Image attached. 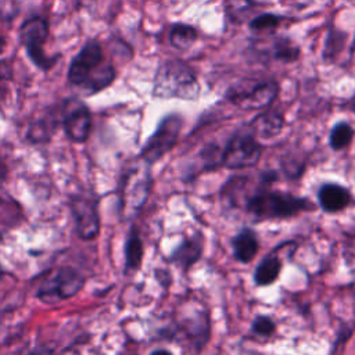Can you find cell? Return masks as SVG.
<instances>
[{
  "instance_id": "obj_28",
  "label": "cell",
  "mask_w": 355,
  "mask_h": 355,
  "mask_svg": "<svg viewBox=\"0 0 355 355\" xmlns=\"http://www.w3.org/2000/svg\"><path fill=\"white\" fill-rule=\"evenodd\" d=\"M150 355H172V352H171V351H168V349H162V348H159V349H154Z\"/></svg>"
},
{
  "instance_id": "obj_32",
  "label": "cell",
  "mask_w": 355,
  "mask_h": 355,
  "mask_svg": "<svg viewBox=\"0 0 355 355\" xmlns=\"http://www.w3.org/2000/svg\"><path fill=\"white\" fill-rule=\"evenodd\" d=\"M3 275H4V270H3V268H1V265H0V279L3 277Z\"/></svg>"
},
{
  "instance_id": "obj_2",
  "label": "cell",
  "mask_w": 355,
  "mask_h": 355,
  "mask_svg": "<svg viewBox=\"0 0 355 355\" xmlns=\"http://www.w3.org/2000/svg\"><path fill=\"white\" fill-rule=\"evenodd\" d=\"M200 90L201 87L194 71L179 60L162 62L155 72L154 97L196 100L200 96Z\"/></svg>"
},
{
  "instance_id": "obj_17",
  "label": "cell",
  "mask_w": 355,
  "mask_h": 355,
  "mask_svg": "<svg viewBox=\"0 0 355 355\" xmlns=\"http://www.w3.org/2000/svg\"><path fill=\"white\" fill-rule=\"evenodd\" d=\"M144 257V245L143 240L133 226L125 241V270L133 272L140 268Z\"/></svg>"
},
{
  "instance_id": "obj_4",
  "label": "cell",
  "mask_w": 355,
  "mask_h": 355,
  "mask_svg": "<svg viewBox=\"0 0 355 355\" xmlns=\"http://www.w3.org/2000/svg\"><path fill=\"white\" fill-rule=\"evenodd\" d=\"M49 36V22L43 17L28 18L19 29V40L31 61L42 71H50L58 57L47 55L43 46Z\"/></svg>"
},
{
  "instance_id": "obj_11",
  "label": "cell",
  "mask_w": 355,
  "mask_h": 355,
  "mask_svg": "<svg viewBox=\"0 0 355 355\" xmlns=\"http://www.w3.org/2000/svg\"><path fill=\"white\" fill-rule=\"evenodd\" d=\"M150 176L147 171L133 169L126 176L122 190V207L128 212H136L148 196Z\"/></svg>"
},
{
  "instance_id": "obj_27",
  "label": "cell",
  "mask_w": 355,
  "mask_h": 355,
  "mask_svg": "<svg viewBox=\"0 0 355 355\" xmlns=\"http://www.w3.org/2000/svg\"><path fill=\"white\" fill-rule=\"evenodd\" d=\"M28 355H54V352H53L51 349H49V348H43V347H40V348H35V349H32Z\"/></svg>"
},
{
  "instance_id": "obj_29",
  "label": "cell",
  "mask_w": 355,
  "mask_h": 355,
  "mask_svg": "<svg viewBox=\"0 0 355 355\" xmlns=\"http://www.w3.org/2000/svg\"><path fill=\"white\" fill-rule=\"evenodd\" d=\"M4 49H6V40L0 36V54L4 51Z\"/></svg>"
},
{
  "instance_id": "obj_23",
  "label": "cell",
  "mask_w": 355,
  "mask_h": 355,
  "mask_svg": "<svg viewBox=\"0 0 355 355\" xmlns=\"http://www.w3.org/2000/svg\"><path fill=\"white\" fill-rule=\"evenodd\" d=\"M280 24H282V17L270 14V12H265V14H261V15H257L255 18H252L250 21L248 26L252 32L261 33V32L275 31Z\"/></svg>"
},
{
  "instance_id": "obj_26",
  "label": "cell",
  "mask_w": 355,
  "mask_h": 355,
  "mask_svg": "<svg viewBox=\"0 0 355 355\" xmlns=\"http://www.w3.org/2000/svg\"><path fill=\"white\" fill-rule=\"evenodd\" d=\"M17 14V7L14 0H0V15L6 19H12Z\"/></svg>"
},
{
  "instance_id": "obj_1",
  "label": "cell",
  "mask_w": 355,
  "mask_h": 355,
  "mask_svg": "<svg viewBox=\"0 0 355 355\" xmlns=\"http://www.w3.org/2000/svg\"><path fill=\"white\" fill-rule=\"evenodd\" d=\"M245 209L255 222H261L294 218L301 212L312 211L313 204L291 193L261 189L247 200Z\"/></svg>"
},
{
  "instance_id": "obj_22",
  "label": "cell",
  "mask_w": 355,
  "mask_h": 355,
  "mask_svg": "<svg viewBox=\"0 0 355 355\" xmlns=\"http://www.w3.org/2000/svg\"><path fill=\"white\" fill-rule=\"evenodd\" d=\"M272 55L277 61L283 62H293L300 55V49L288 39H280L273 43Z\"/></svg>"
},
{
  "instance_id": "obj_25",
  "label": "cell",
  "mask_w": 355,
  "mask_h": 355,
  "mask_svg": "<svg viewBox=\"0 0 355 355\" xmlns=\"http://www.w3.org/2000/svg\"><path fill=\"white\" fill-rule=\"evenodd\" d=\"M276 324L268 315H258L251 323V331L259 337H269L275 333Z\"/></svg>"
},
{
  "instance_id": "obj_3",
  "label": "cell",
  "mask_w": 355,
  "mask_h": 355,
  "mask_svg": "<svg viewBox=\"0 0 355 355\" xmlns=\"http://www.w3.org/2000/svg\"><path fill=\"white\" fill-rule=\"evenodd\" d=\"M277 93L279 85L273 79H243L227 90L226 97L241 110H263Z\"/></svg>"
},
{
  "instance_id": "obj_18",
  "label": "cell",
  "mask_w": 355,
  "mask_h": 355,
  "mask_svg": "<svg viewBox=\"0 0 355 355\" xmlns=\"http://www.w3.org/2000/svg\"><path fill=\"white\" fill-rule=\"evenodd\" d=\"M115 75L116 73L112 65L97 67L94 71H92V73L87 76L82 86L86 89L87 94H94L110 86L114 82Z\"/></svg>"
},
{
  "instance_id": "obj_16",
  "label": "cell",
  "mask_w": 355,
  "mask_h": 355,
  "mask_svg": "<svg viewBox=\"0 0 355 355\" xmlns=\"http://www.w3.org/2000/svg\"><path fill=\"white\" fill-rule=\"evenodd\" d=\"M282 261L276 255H268L257 265L252 279L258 287H268L273 284L282 272Z\"/></svg>"
},
{
  "instance_id": "obj_19",
  "label": "cell",
  "mask_w": 355,
  "mask_h": 355,
  "mask_svg": "<svg viewBox=\"0 0 355 355\" xmlns=\"http://www.w3.org/2000/svg\"><path fill=\"white\" fill-rule=\"evenodd\" d=\"M197 40V31L187 24H175L169 32V42L178 50H187Z\"/></svg>"
},
{
  "instance_id": "obj_6",
  "label": "cell",
  "mask_w": 355,
  "mask_h": 355,
  "mask_svg": "<svg viewBox=\"0 0 355 355\" xmlns=\"http://www.w3.org/2000/svg\"><path fill=\"white\" fill-rule=\"evenodd\" d=\"M85 284L79 270L71 266L57 269L37 288L36 297L49 305H55L67 298L76 295Z\"/></svg>"
},
{
  "instance_id": "obj_15",
  "label": "cell",
  "mask_w": 355,
  "mask_h": 355,
  "mask_svg": "<svg viewBox=\"0 0 355 355\" xmlns=\"http://www.w3.org/2000/svg\"><path fill=\"white\" fill-rule=\"evenodd\" d=\"M283 123V116L279 112L266 111L254 118L251 122V133L254 136H261L262 139H269L280 133Z\"/></svg>"
},
{
  "instance_id": "obj_21",
  "label": "cell",
  "mask_w": 355,
  "mask_h": 355,
  "mask_svg": "<svg viewBox=\"0 0 355 355\" xmlns=\"http://www.w3.org/2000/svg\"><path fill=\"white\" fill-rule=\"evenodd\" d=\"M354 139V128L347 122L336 123L329 135V146L334 150H344L351 144Z\"/></svg>"
},
{
  "instance_id": "obj_8",
  "label": "cell",
  "mask_w": 355,
  "mask_h": 355,
  "mask_svg": "<svg viewBox=\"0 0 355 355\" xmlns=\"http://www.w3.org/2000/svg\"><path fill=\"white\" fill-rule=\"evenodd\" d=\"M76 233L82 240H93L100 232V218L96 201L89 196H75L71 200Z\"/></svg>"
},
{
  "instance_id": "obj_24",
  "label": "cell",
  "mask_w": 355,
  "mask_h": 355,
  "mask_svg": "<svg viewBox=\"0 0 355 355\" xmlns=\"http://www.w3.org/2000/svg\"><path fill=\"white\" fill-rule=\"evenodd\" d=\"M345 39H347V35L344 32L337 31V29H330L327 33L326 44H324L323 57L326 60L336 57L343 50V47L345 44Z\"/></svg>"
},
{
  "instance_id": "obj_31",
  "label": "cell",
  "mask_w": 355,
  "mask_h": 355,
  "mask_svg": "<svg viewBox=\"0 0 355 355\" xmlns=\"http://www.w3.org/2000/svg\"><path fill=\"white\" fill-rule=\"evenodd\" d=\"M355 50V36H354V40H352V44H351V51Z\"/></svg>"
},
{
  "instance_id": "obj_33",
  "label": "cell",
  "mask_w": 355,
  "mask_h": 355,
  "mask_svg": "<svg viewBox=\"0 0 355 355\" xmlns=\"http://www.w3.org/2000/svg\"><path fill=\"white\" fill-rule=\"evenodd\" d=\"M0 89H3V87H1V86H0Z\"/></svg>"
},
{
  "instance_id": "obj_30",
  "label": "cell",
  "mask_w": 355,
  "mask_h": 355,
  "mask_svg": "<svg viewBox=\"0 0 355 355\" xmlns=\"http://www.w3.org/2000/svg\"><path fill=\"white\" fill-rule=\"evenodd\" d=\"M349 108H351V110L355 112V96H354V97L349 100Z\"/></svg>"
},
{
  "instance_id": "obj_7",
  "label": "cell",
  "mask_w": 355,
  "mask_h": 355,
  "mask_svg": "<svg viewBox=\"0 0 355 355\" xmlns=\"http://www.w3.org/2000/svg\"><path fill=\"white\" fill-rule=\"evenodd\" d=\"M263 147L251 132L234 133L220 157V166L236 171L251 168L258 164Z\"/></svg>"
},
{
  "instance_id": "obj_20",
  "label": "cell",
  "mask_w": 355,
  "mask_h": 355,
  "mask_svg": "<svg viewBox=\"0 0 355 355\" xmlns=\"http://www.w3.org/2000/svg\"><path fill=\"white\" fill-rule=\"evenodd\" d=\"M189 337L196 343L197 348H202L209 337V320L208 316L201 312L200 316H196L186 327Z\"/></svg>"
},
{
  "instance_id": "obj_10",
  "label": "cell",
  "mask_w": 355,
  "mask_h": 355,
  "mask_svg": "<svg viewBox=\"0 0 355 355\" xmlns=\"http://www.w3.org/2000/svg\"><path fill=\"white\" fill-rule=\"evenodd\" d=\"M65 135L75 143H83L89 137L92 116L89 108L80 101H69L62 119Z\"/></svg>"
},
{
  "instance_id": "obj_5",
  "label": "cell",
  "mask_w": 355,
  "mask_h": 355,
  "mask_svg": "<svg viewBox=\"0 0 355 355\" xmlns=\"http://www.w3.org/2000/svg\"><path fill=\"white\" fill-rule=\"evenodd\" d=\"M183 119L179 114H169L164 116L154 133L147 139L140 151V158L144 164L151 165L169 153L178 143Z\"/></svg>"
},
{
  "instance_id": "obj_9",
  "label": "cell",
  "mask_w": 355,
  "mask_h": 355,
  "mask_svg": "<svg viewBox=\"0 0 355 355\" xmlns=\"http://www.w3.org/2000/svg\"><path fill=\"white\" fill-rule=\"evenodd\" d=\"M103 61L101 46L96 40H89L83 44L79 53L72 58L68 68V82L71 85H83L87 76Z\"/></svg>"
},
{
  "instance_id": "obj_13",
  "label": "cell",
  "mask_w": 355,
  "mask_h": 355,
  "mask_svg": "<svg viewBox=\"0 0 355 355\" xmlns=\"http://www.w3.org/2000/svg\"><path fill=\"white\" fill-rule=\"evenodd\" d=\"M316 197L319 207L327 214L340 212L345 209L351 202V193L348 189L333 182L323 183L319 187Z\"/></svg>"
},
{
  "instance_id": "obj_14",
  "label": "cell",
  "mask_w": 355,
  "mask_h": 355,
  "mask_svg": "<svg viewBox=\"0 0 355 355\" xmlns=\"http://www.w3.org/2000/svg\"><path fill=\"white\" fill-rule=\"evenodd\" d=\"M230 244L233 250V257L240 263H250L259 251L258 236L248 226H244L243 229H240L232 237Z\"/></svg>"
},
{
  "instance_id": "obj_12",
  "label": "cell",
  "mask_w": 355,
  "mask_h": 355,
  "mask_svg": "<svg viewBox=\"0 0 355 355\" xmlns=\"http://www.w3.org/2000/svg\"><path fill=\"white\" fill-rule=\"evenodd\" d=\"M204 252V237L201 233H193L184 237L178 247L173 248L168 261L178 266L182 273H187L202 257Z\"/></svg>"
}]
</instances>
